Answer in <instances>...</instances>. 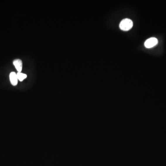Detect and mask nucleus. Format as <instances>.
<instances>
[{
	"label": "nucleus",
	"instance_id": "1",
	"mask_svg": "<svg viewBox=\"0 0 166 166\" xmlns=\"http://www.w3.org/2000/svg\"><path fill=\"white\" fill-rule=\"evenodd\" d=\"M133 26V22L129 18H125L121 21L119 24V27L122 30L128 31Z\"/></svg>",
	"mask_w": 166,
	"mask_h": 166
},
{
	"label": "nucleus",
	"instance_id": "2",
	"mask_svg": "<svg viewBox=\"0 0 166 166\" xmlns=\"http://www.w3.org/2000/svg\"><path fill=\"white\" fill-rule=\"evenodd\" d=\"M158 43V39L155 37H151V38L148 39L145 42H144V46L147 48H151L156 45Z\"/></svg>",
	"mask_w": 166,
	"mask_h": 166
},
{
	"label": "nucleus",
	"instance_id": "3",
	"mask_svg": "<svg viewBox=\"0 0 166 166\" xmlns=\"http://www.w3.org/2000/svg\"><path fill=\"white\" fill-rule=\"evenodd\" d=\"M10 82L13 85L15 86L17 85L18 78L17 74L15 72H11L9 75Z\"/></svg>",
	"mask_w": 166,
	"mask_h": 166
},
{
	"label": "nucleus",
	"instance_id": "4",
	"mask_svg": "<svg viewBox=\"0 0 166 166\" xmlns=\"http://www.w3.org/2000/svg\"><path fill=\"white\" fill-rule=\"evenodd\" d=\"M13 64L18 72L20 73L22 70V61L20 59H17L13 61Z\"/></svg>",
	"mask_w": 166,
	"mask_h": 166
},
{
	"label": "nucleus",
	"instance_id": "5",
	"mask_svg": "<svg viewBox=\"0 0 166 166\" xmlns=\"http://www.w3.org/2000/svg\"><path fill=\"white\" fill-rule=\"evenodd\" d=\"M18 78L20 81H22L24 79H25L27 77V75L23 73H18L17 74Z\"/></svg>",
	"mask_w": 166,
	"mask_h": 166
}]
</instances>
